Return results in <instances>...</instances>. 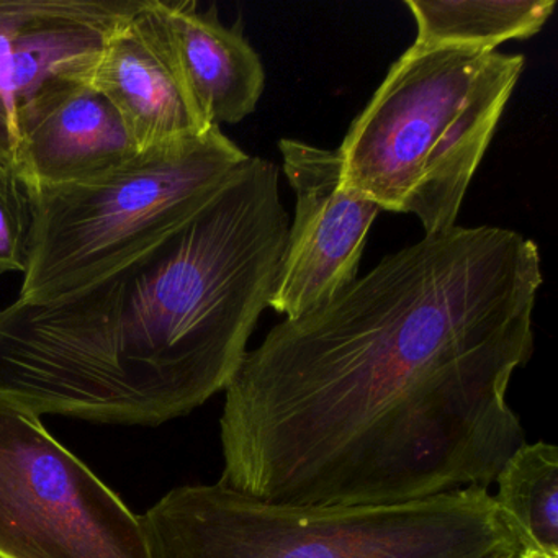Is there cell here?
<instances>
[{"label":"cell","instance_id":"5","mask_svg":"<svg viewBox=\"0 0 558 558\" xmlns=\"http://www.w3.org/2000/svg\"><path fill=\"white\" fill-rule=\"evenodd\" d=\"M250 158L215 125L97 181L28 194L34 227L17 300L57 302L119 272L187 223Z\"/></svg>","mask_w":558,"mask_h":558},{"label":"cell","instance_id":"11","mask_svg":"<svg viewBox=\"0 0 558 558\" xmlns=\"http://www.w3.org/2000/svg\"><path fill=\"white\" fill-rule=\"evenodd\" d=\"M189 89L211 125H234L257 109L266 71L244 37L243 19L225 25L211 5L201 11L194 0H155Z\"/></svg>","mask_w":558,"mask_h":558},{"label":"cell","instance_id":"2","mask_svg":"<svg viewBox=\"0 0 558 558\" xmlns=\"http://www.w3.org/2000/svg\"><path fill=\"white\" fill-rule=\"evenodd\" d=\"M279 168L251 156L178 231L83 292L0 308V397L35 416L159 426L227 390L276 292Z\"/></svg>","mask_w":558,"mask_h":558},{"label":"cell","instance_id":"7","mask_svg":"<svg viewBox=\"0 0 558 558\" xmlns=\"http://www.w3.org/2000/svg\"><path fill=\"white\" fill-rule=\"evenodd\" d=\"M146 0H0V171L17 168L22 130L48 97L90 81L117 28Z\"/></svg>","mask_w":558,"mask_h":558},{"label":"cell","instance_id":"4","mask_svg":"<svg viewBox=\"0 0 558 558\" xmlns=\"http://www.w3.org/2000/svg\"><path fill=\"white\" fill-rule=\"evenodd\" d=\"M151 558H515L489 489L397 505H279L223 483L171 489L142 515Z\"/></svg>","mask_w":558,"mask_h":558},{"label":"cell","instance_id":"15","mask_svg":"<svg viewBox=\"0 0 558 558\" xmlns=\"http://www.w3.org/2000/svg\"><path fill=\"white\" fill-rule=\"evenodd\" d=\"M518 558H551V557H547V555L537 554V551L522 550L521 554L518 555Z\"/></svg>","mask_w":558,"mask_h":558},{"label":"cell","instance_id":"14","mask_svg":"<svg viewBox=\"0 0 558 558\" xmlns=\"http://www.w3.org/2000/svg\"><path fill=\"white\" fill-rule=\"evenodd\" d=\"M32 201L14 172L0 171V276H24L31 256Z\"/></svg>","mask_w":558,"mask_h":558},{"label":"cell","instance_id":"6","mask_svg":"<svg viewBox=\"0 0 558 558\" xmlns=\"http://www.w3.org/2000/svg\"><path fill=\"white\" fill-rule=\"evenodd\" d=\"M0 558H151L142 515L0 398Z\"/></svg>","mask_w":558,"mask_h":558},{"label":"cell","instance_id":"12","mask_svg":"<svg viewBox=\"0 0 558 558\" xmlns=\"http://www.w3.org/2000/svg\"><path fill=\"white\" fill-rule=\"evenodd\" d=\"M417 25L414 47L493 51L534 37L554 14V0H407Z\"/></svg>","mask_w":558,"mask_h":558},{"label":"cell","instance_id":"1","mask_svg":"<svg viewBox=\"0 0 558 558\" xmlns=\"http://www.w3.org/2000/svg\"><path fill=\"white\" fill-rule=\"evenodd\" d=\"M537 244L453 227L274 326L225 393L218 482L279 505H397L489 489L525 442Z\"/></svg>","mask_w":558,"mask_h":558},{"label":"cell","instance_id":"9","mask_svg":"<svg viewBox=\"0 0 558 558\" xmlns=\"http://www.w3.org/2000/svg\"><path fill=\"white\" fill-rule=\"evenodd\" d=\"M90 84L116 107L142 153L215 126L189 89L155 0L109 38Z\"/></svg>","mask_w":558,"mask_h":558},{"label":"cell","instance_id":"8","mask_svg":"<svg viewBox=\"0 0 558 558\" xmlns=\"http://www.w3.org/2000/svg\"><path fill=\"white\" fill-rule=\"evenodd\" d=\"M279 151L295 195V220L289 225L270 306L286 318H299L357 279L368 231L381 210L341 184L338 149L283 138Z\"/></svg>","mask_w":558,"mask_h":558},{"label":"cell","instance_id":"3","mask_svg":"<svg viewBox=\"0 0 558 558\" xmlns=\"http://www.w3.org/2000/svg\"><path fill=\"white\" fill-rule=\"evenodd\" d=\"M524 63L496 50L408 48L338 148L341 184L414 215L426 234L456 227Z\"/></svg>","mask_w":558,"mask_h":558},{"label":"cell","instance_id":"16","mask_svg":"<svg viewBox=\"0 0 558 558\" xmlns=\"http://www.w3.org/2000/svg\"><path fill=\"white\" fill-rule=\"evenodd\" d=\"M515 558H518V557H515Z\"/></svg>","mask_w":558,"mask_h":558},{"label":"cell","instance_id":"10","mask_svg":"<svg viewBox=\"0 0 558 558\" xmlns=\"http://www.w3.org/2000/svg\"><path fill=\"white\" fill-rule=\"evenodd\" d=\"M140 153L116 107L83 81L58 90L31 113L15 175L34 194L106 178Z\"/></svg>","mask_w":558,"mask_h":558},{"label":"cell","instance_id":"13","mask_svg":"<svg viewBox=\"0 0 558 558\" xmlns=\"http://www.w3.org/2000/svg\"><path fill=\"white\" fill-rule=\"evenodd\" d=\"M493 495L524 550L558 558V447L524 442L499 469Z\"/></svg>","mask_w":558,"mask_h":558}]
</instances>
